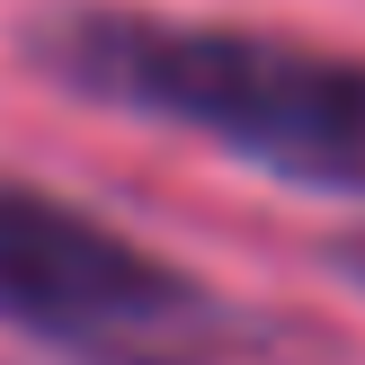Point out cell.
<instances>
[{"instance_id":"1","label":"cell","mask_w":365,"mask_h":365,"mask_svg":"<svg viewBox=\"0 0 365 365\" xmlns=\"http://www.w3.org/2000/svg\"><path fill=\"white\" fill-rule=\"evenodd\" d=\"M27 53L81 107L196 134L285 187L365 196V53L223 27V18L125 9V0L36 18Z\"/></svg>"},{"instance_id":"2","label":"cell","mask_w":365,"mask_h":365,"mask_svg":"<svg viewBox=\"0 0 365 365\" xmlns=\"http://www.w3.org/2000/svg\"><path fill=\"white\" fill-rule=\"evenodd\" d=\"M0 321L81 365H294V321L232 303L196 267L27 178H0Z\"/></svg>"},{"instance_id":"3","label":"cell","mask_w":365,"mask_h":365,"mask_svg":"<svg viewBox=\"0 0 365 365\" xmlns=\"http://www.w3.org/2000/svg\"><path fill=\"white\" fill-rule=\"evenodd\" d=\"M321 259H330V277H348L356 294H365V223H356V232H330V250H321Z\"/></svg>"}]
</instances>
